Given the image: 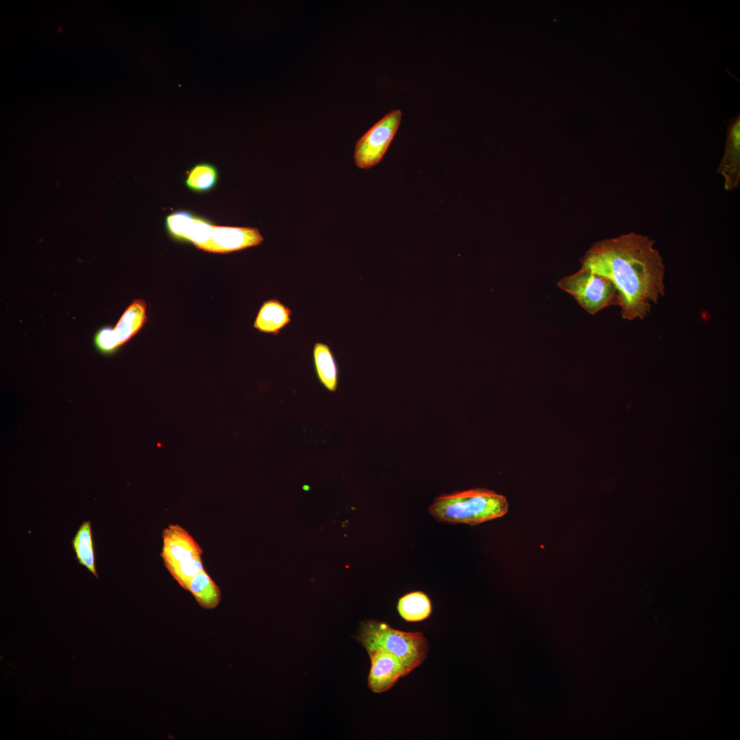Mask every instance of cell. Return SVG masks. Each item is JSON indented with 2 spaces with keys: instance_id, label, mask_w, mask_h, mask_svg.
I'll list each match as a JSON object with an SVG mask.
<instances>
[{
  "instance_id": "277c9868",
  "label": "cell",
  "mask_w": 740,
  "mask_h": 740,
  "mask_svg": "<svg viewBox=\"0 0 740 740\" xmlns=\"http://www.w3.org/2000/svg\"><path fill=\"white\" fill-rule=\"evenodd\" d=\"M570 294L588 313L595 314L610 306H619L618 291L608 278L582 268L557 284Z\"/></svg>"
},
{
  "instance_id": "5b68a950",
  "label": "cell",
  "mask_w": 740,
  "mask_h": 740,
  "mask_svg": "<svg viewBox=\"0 0 740 740\" xmlns=\"http://www.w3.org/2000/svg\"><path fill=\"white\" fill-rule=\"evenodd\" d=\"M402 116L399 109L390 111L357 140L354 160L358 168L368 169L379 164L398 130Z\"/></svg>"
},
{
  "instance_id": "8992f818",
  "label": "cell",
  "mask_w": 740,
  "mask_h": 740,
  "mask_svg": "<svg viewBox=\"0 0 740 740\" xmlns=\"http://www.w3.org/2000/svg\"><path fill=\"white\" fill-rule=\"evenodd\" d=\"M262 241L257 228L214 225L210 239L199 249L225 254L257 246Z\"/></svg>"
},
{
  "instance_id": "7c38bea8",
  "label": "cell",
  "mask_w": 740,
  "mask_h": 740,
  "mask_svg": "<svg viewBox=\"0 0 740 740\" xmlns=\"http://www.w3.org/2000/svg\"><path fill=\"white\" fill-rule=\"evenodd\" d=\"M314 364L319 382L328 391H336L338 382V369L330 347L316 343L313 348Z\"/></svg>"
},
{
  "instance_id": "ba28073f",
  "label": "cell",
  "mask_w": 740,
  "mask_h": 740,
  "mask_svg": "<svg viewBox=\"0 0 740 740\" xmlns=\"http://www.w3.org/2000/svg\"><path fill=\"white\" fill-rule=\"evenodd\" d=\"M202 549L190 533L177 524H171L162 532L161 557L164 566L202 555Z\"/></svg>"
},
{
  "instance_id": "2e32d148",
  "label": "cell",
  "mask_w": 740,
  "mask_h": 740,
  "mask_svg": "<svg viewBox=\"0 0 740 740\" xmlns=\"http://www.w3.org/2000/svg\"><path fill=\"white\" fill-rule=\"evenodd\" d=\"M218 176V171L213 164L201 162L195 164L188 172L185 184L193 191L205 193L215 186Z\"/></svg>"
},
{
  "instance_id": "30bf717a",
  "label": "cell",
  "mask_w": 740,
  "mask_h": 740,
  "mask_svg": "<svg viewBox=\"0 0 740 740\" xmlns=\"http://www.w3.org/2000/svg\"><path fill=\"white\" fill-rule=\"evenodd\" d=\"M291 316L292 310L280 300L269 299L258 310L254 327L260 332L278 335L290 323Z\"/></svg>"
},
{
  "instance_id": "9a60e30c",
  "label": "cell",
  "mask_w": 740,
  "mask_h": 740,
  "mask_svg": "<svg viewBox=\"0 0 740 740\" xmlns=\"http://www.w3.org/2000/svg\"><path fill=\"white\" fill-rule=\"evenodd\" d=\"M72 545L78 563L85 566L98 578L90 521H84L81 524L72 540Z\"/></svg>"
},
{
  "instance_id": "9c48e42d",
  "label": "cell",
  "mask_w": 740,
  "mask_h": 740,
  "mask_svg": "<svg viewBox=\"0 0 740 740\" xmlns=\"http://www.w3.org/2000/svg\"><path fill=\"white\" fill-rule=\"evenodd\" d=\"M717 172L724 179V188L732 190L740 181V116L730 120L728 124L725 152Z\"/></svg>"
},
{
  "instance_id": "6da1fadb",
  "label": "cell",
  "mask_w": 740,
  "mask_h": 740,
  "mask_svg": "<svg viewBox=\"0 0 740 740\" xmlns=\"http://www.w3.org/2000/svg\"><path fill=\"white\" fill-rule=\"evenodd\" d=\"M650 237L631 232L594 244L582 268L610 280L619 296L622 317L643 319L664 295L665 265Z\"/></svg>"
},
{
  "instance_id": "7a4b0ae2",
  "label": "cell",
  "mask_w": 740,
  "mask_h": 740,
  "mask_svg": "<svg viewBox=\"0 0 740 740\" xmlns=\"http://www.w3.org/2000/svg\"><path fill=\"white\" fill-rule=\"evenodd\" d=\"M506 498L486 489H473L436 498L429 513L438 521L477 525L507 513Z\"/></svg>"
},
{
  "instance_id": "3957f363",
  "label": "cell",
  "mask_w": 740,
  "mask_h": 740,
  "mask_svg": "<svg viewBox=\"0 0 740 740\" xmlns=\"http://www.w3.org/2000/svg\"><path fill=\"white\" fill-rule=\"evenodd\" d=\"M356 639L367 652L382 650L394 655L409 673L425 661L429 649L421 632L398 630L375 620L362 621Z\"/></svg>"
},
{
  "instance_id": "d6986e66",
  "label": "cell",
  "mask_w": 740,
  "mask_h": 740,
  "mask_svg": "<svg viewBox=\"0 0 740 740\" xmlns=\"http://www.w3.org/2000/svg\"><path fill=\"white\" fill-rule=\"evenodd\" d=\"M96 349L104 356H110L121 347L114 334V328L105 326L99 329L94 336Z\"/></svg>"
},
{
  "instance_id": "52a82bcc",
  "label": "cell",
  "mask_w": 740,
  "mask_h": 740,
  "mask_svg": "<svg viewBox=\"0 0 740 740\" xmlns=\"http://www.w3.org/2000/svg\"><path fill=\"white\" fill-rule=\"evenodd\" d=\"M371 658L368 687L374 693L389 690L402 677L409 672L394 655L382 650L367 652Z\"/></svg>"
},
{
  "instance_id": "8fae6325",
  "label": "cell",
  "mask_w": 740,
  "mask_h": 740,
  "mask_svg": "<svg viewBox=\"0 0 740 740\" xmlns=\"http://www.w3.org/2000/svg\"><path fill=\"white\" fill-rule=\"evenodd\" d=\"M147 305L142 299H135L124 311L114 331L119 345L134 336L147 321Z\"/></svg>"
},
{
  "instance_id": "ffe728a7",
  "label": "cell",
  "mask_w": 740,
  "mask_h": 740,
  "mask_svg": "<svg viewBox=\"0 0 740 740\" xmlns=\"http://www.w3.org/2000/svg\"><path fill=\"white\" fill-rule=\"evenodd\" d=\"M213 227L214 225L206 219L195 216L186 241L199 249L210 239Z\"/></svg>"
},
{
  "instance_id": "4fadbf2b",
  "label": "cell",
  "mask_w": 740,
  "mask_h": 740,
  "mask_svg": "<svg viewBox=\"0 0 740 740\" xmlns=\"http://www.w3.org/2000/svg\"><path fill=\"white\" fill-rule=\"evenodd\" d=\"M187 591L190 592L198 604L206 609L214 608L221 601L220 588L205 570L191 580Z\"/></svg>"
},
{
  "instance_id": "ac0fdd59",
  "label": "cell",
  "mask_w": 740,
  "mask_h": 740,
  "mask_svg": "<svg viewBox=\"0 0 740 740\" xmlns=\"http://www.w3.org/2000/svg\"><path fill=\"white\" fill-rule=\"evenodd\" d=\"M195 215L186 210H178L169 214L165 220L169 234L175 239L186 241Z\"/></svg>"
},
{
  "instance_id": "e0dca14e",
  "label": "cell",
  "mask_w": 740,
  "mask_h": 740,
  "mask_svg": "<svg viewBox=\"0 0 740 740\" xmlns=\"http://www.w3.org/2000/svg\"><path fill=\"white\" fill-rule=\"evenodd\" d=\"M165 567L173 579L185 590H188L191 580L204 570L201 556L167 565Z\"/></svg>"
},
{
  "instance_id": "5bb4252c",
  "label": "cell",
  "mask_w": 740,
  "mask_h": 740,
  "mask_svg": "<svg viewBox=\"0 0 740 740\" xmlns=\"http://www.w3.org/2000/svg\"><path fill=\"white\" fill-rule=\"evenodd\" d=\"M397 607L400 616L410 622L424 620L432 613L431 602L421 591L409 593L400 597Z\"/></svg>"
}]
</instances>
